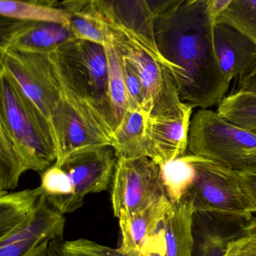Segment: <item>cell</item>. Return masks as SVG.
<instances>
[{
	"label": "cell",
	"mask_w": 256,
	"mask_h": 256,
	"mask_svg": "<svg viewBox=\"0 0 256 256\" xmlns=\"http://www.w3.org/2000/svg\"><path fill=\"white\" fill-rule=\"evenodd\" d=\"M0 16L69 25V16L58 0H0Z\"/></svg>",
	"instance_id": "cell-21"
},
{
	"label": "cell",
	"mask_w": 256,
	"mask_h": 256,
	"mask_svg": "<svg viewBox=\"0 0 256 256\" xmlns=\"http://www.w3.org/2000/svg\"><path fill=\"white\" fill-rule=\"evenodd\" d=\"M115 156L112 146H104L69 156L60 166L72 180L80 208L89 194L106 190L111 184Z\"/></svg>",
	"instance_id": "cell-12"
},
{
	"label": "cell",
	"mask_w": 256,
	"mask_h": 256,
	"mask_svg": "<svg viewBox=\"0 0 256 256\" xmlns=\"http://www.w3.org/2000/svg\"><path fill=\"white\" fill-rule=\"evenodd\" d=\"M238 91L246 92L256 94V68L249 74L240 78Z\"/></svg>",
	"instance_id": "cell-33"
},
{
	"label": "cell",
	"mask_w": 256,
	"mask_h": 256,
	"mask_svg": "<svg viewBox=\"0 0 256 256\" xmlns=\"http://www.w3.org/2000/svg\"><path fill=\"white\" fill-rule=\"evenodd\" d=\"M217 20L231 24L256 43V0H233Z\"/></svg>",
	"instance_id": "cell-27"
},
{
	"label": "cell",
	"mask_w": 256,
	"mask_h": 256,
	"mask_svg": "<svg viewBox=\"0 0 256 256\" xmlns=\"http://www.w3.org/2000/svg\"><path fill=\"white\" fill-rule=\"evenodd\" d=\"M123 74H124L125 84H126L131 108L144 111L149 115L147 112L145 92H144L141 78L124 58H123Z\"/></svg>",
	"instance_id": "cell-29"
},
{
	"label": "cell",
	"mask_w": 256,
	"mask_h": 256,
	"mask_svg": "<svg viewBox=\"0 0 256 256\" xmlns=\"http://www.w3.org/2000/svg\"><path fill=\"white\" fill-rule=\"evenodd\" d=\"M105 46L109 60V99L115 130L131 106L125 84L123 58L110 39L109 34Z\"/></svg>",
	"instance_id": "cell-24"
},
{
	"label": "cell",
	"mask_w": 256,
	"mask_h": 256,
	"mask_svg": "<svg viewBox=\"0 0 256 256\" xmlns=\"http://www.w3.org/2000/svg\"><path fill=\"white\" fill-rule=\"evenodd\" d=\"M149 115L130 108L112 135L113 148L117 158L147 156L146 128Z\"/></svg>",
	"instance_id": "cell-19"
},
{
	"label": "cell",
	"mask_w": 256,
	"mask_h": 256,
	"mask_svg": "<svg viewBox=\"0 0 256 256\" xmlns=\"http://www.w3.org/2000/svg\"><path fill=\"white\" fill-rule=\"evenodd\" d=\"M213 44L221 70L230 84L255 68V42L231 24L215 21Z\"/></svg>",
	"instance_id": "cell-14"
},
{
	"label": "cell",
	"mask_w": 256,
	"mask_h": 256,
	"mask_svg": "<svg viewBox=\"0 0 256 256\" xmlns=\"http://www.w3.org/2000/svg\"><path fill=\"white\" fill-rule=\"evenodd\" d=\"M237 172L242 188L250 200L256 215V164Z\"/></svg>",
	"instance_id": "cell-31"
},
{
	"label": "cell",
	"mask_w": 256,
	"mask_h": 256,
	"mask_svg": "<svg viewBox=\"0 0 256 256\" xmlns=\"http://www.w3.org/2000/svg\"><path fill=\"white\" fill-rule=\"evenodd\" d=\"M61 4L69 16V26L75 39L106 45L108 20L96 0H63Z\"/></svg>",
	"instance_id": "cell-18"
},
{
	"label": "cell",
	"mask_w": 256,
	"mask_h": 256,
	"mask_svg": "<svg viewBox=\"0 0 256 256\" xmlns=\"http://www.w3.org/2000/svg\"><path fill=\"white\" fill-rule=\"evenodd\" d=\"M42 196L40 186L0 195V238L15 231L33 216Z\"/></svg>",
	"instance_id": "cell-20"
},
{
	"label": "cell",
	"mask_w": 256,
	"mask_h": 256,
	"mask_svg": "<svg viewBox=\"0 0 256 256\" xmlns=\"http://www.w3.org/2000/svg\"><path fill=\"white\" fill-rule=\"evenodd\" d=\"M96 1L110 24L127 28L147 44L156 48L153 37V16L145 0Z\"/></svg>",
	"instance_id": "cell-17"
},
{
	"label": "cell",
	"mask_w": 256,
	"mask_h": 256,
	"mask_svg": "<svg viewBox=\"0 0 256 256\" xmlns=\"http://www.w3.org/2000/svg\"><path fill=\"white\" fill-rule=\"evenodd\" d=\"M195 212L193 200L188 194L171 202L146 242L141 256H192Z\"/></svg>",
	"instance_id": "cell-10"
},
{
	"label": "cell",
	"mask_w": 256,
	"mask_h": 256,
	"mask_svg": "<svg viewBox=\"0 0 256 256\" xmlns=\"http://www.w3.org/2000/svg\"><path fill=\"white\" fill-rule=\"evenodd\" d=\"M108 24L111 42L141 78L149 116L185 110L189 106L180 99L174 76L164 64L157 48L147 44L127 28L108 21Z\"/></svg>",
	"instance_id": "cell-4"
},
{
	"label": "cell",
	"mask_w": 256,
	"mask_h": 256,
	"mask_svg": "<svg viewBox=\"0 0 256 256\" xmlns=\"http://www.w3.org/2000/svg\"><path fill=\"white\" fill-rule=\"evenodd\" d=\"M247 221L213 212H195L192 256H225L230 242L243 234Z\"/></svg>",
	"instance_id": "cell-15"
},
{
	"label": "cell",
	"mask_w": 256,
	"mask_h": 256,
	"mask_svg": "<svg viewBox=\"0 0 256 256\" xmlns=\"http://www.w3.org/2000/svg\"><path fill=\"white\" fill-rule=\"evenodd\" d=\"M40 186L47 202L63 214L80 208L72 180L60 166L54 164L43 172Z\"/></svg>",
	"instance_id": "cell-22"
},
{
	"label": "cell",
	"mask_w": 256,
	"mask_h": 256,
	"mask_svg": "<svg viewBox=\"0 0 256 256\" xmlns=\"http://www.w3.org/2000/svg\"><path fill=\"white\" fill-rule=\"evenodd\" d=\"M185 0H145L153 16L166 13Z\"/></svg>",
	"instance_id": "cell-32"
},
{
	"label": "cell",
	"mask_w": 256,
	"mask_h": 256,
	"mask_svg": "<svg viewBox=\"0 0 256 256\" xmlns=\"http://www.w3.org/2000/svg\"><path fill=\"white\" fill-rule=\"evenodd\" d=\"M216 112L228 121L256 135V94L238 91L226 96Z\"/></svg>",
	"instance_id": "cell-26"
},
{
	"label": "cell",
	"mask_w": 256,
	"mask_h": 256,
	"mask_svg": "<svg viewBox=\"0 0 256 256\" xmlns=\"http://www.w3.org/2000/svg\"><path fill=\"white\" fill-rule=\"evenodd\" d=\"M192 109L188 106L178 114L149 116L146 128L147 158L159 166L186 154Z\"/></svg>",
	"instance_id": "cell-13"
},
{
	"label": "cell",
	"mask_w": 256,
	"mask_h": 256,
	"mask_svg": "<svg viewBox=\"0 0 256 256\" xmlns=\"http://www.w3.org/2000/svg\"><path fill=\"white\" fill-rule=\"evenodd\" d=\"M63 248L69 256H127L119 250L86 238L63 242Z\"/></svg>",
	"instance_id": "cell-28"
},
{
	"label": "cell",
	"mask_w": 256,
	"mask_h": 256,
	"mask_svg": "<svg viewBox=\"0 0 256 256\" xmlns=\"http://www.w3.org/2000/svg\"><path fill=\"white\" fill-rule=\"evenodd\" d=\"M233 0H213L211 9L214 20L220 14L221 12L232 2Z\"/></svg>",
	"instance_id": "cell-35"
},
{
	"label": "cell",
	"mask_w": 256,
	"mask_h": 256,
	"mask_svg": "<svg viewBox=\"0 0 256 256\" xmlns=\"http://www.w3.org/2000/svg\"><path fill=\"white\" fill-rule=\"evenodd\" d=\"M188 152L240 170L256 164V135L207 109L191 120Z\"/></svg>",
	"instance_id": "cell-5"
},
{
	"label": "cell",
	"mask_w": 256,
	"mask_h": 256,
	"mask_svg": "<svg viewBox=\"0 0 256 256\" xmlns=\"http://www.w3.org/2000/svg\"><path fill=\"white\" fill-rule=\"evenodd\" d=\"M212 2L185 0L153 16L156 48L174 76L180 99L192 108L219 105L229 88L215 52Z\"/></svg>",
	"instance_id": "cell-1"
},
{
	"label": "cell",
	"mask_w": 256,
	"mask_h": 256,
	"mask_svg": "<svg viewBox=\"0 0 256 256\" xmlns=\"http://www.w3.org/2000/svg\"><path fill=\"white\" fill-rule=\"evenodd\" d=\"M28 170L22 152L7 129L0 124V195L15 189L23 173Z\"/></svg>",
	"instance_id": "cell-25"
},
{
	"label": "cell",
	"mask_w": 256,
	"mask_h": 256,
	"mask_svg": "<svg viewBox=\"0 0 256 256\" xmlns=\"http://www.w3.org/2000/svg\"><path fill=\"white\" fill-rule=\"evenodd\" d=\"M66 218L42 196L37 210L15 231L0 238V256H49L51 243L63 239Z\"/></svg>",
	"instance_id": "cell-9"
},
{
	"label": "cell",
	"mask_w": 256,
	"mask_h": 256,
	"mask_svg": "<svg viewBox=\"0 0 256 256\" xmlns=\"http://www.w3.org/2000/svg\"><path fill=\"white\" fill-rule=\"evenodd\" d=\"M0 56L1 70L13 78L37 108L53 135L54 118L61 103L63 90L49 54L7 50L0 52Z\"/></svg>",
	"instance_id": "cell-7"
},
{
	"label": "cell",
	"mask_w": 256,
	"mask_h": 256,
	"mask_svg": "<svg viewBox=\"0 0 256 256\" xmlns=\"http://www.w3.org/2000/svg\"><path fill=\"white\" fill-rule=\"evenodd\" d=\"M243 234L256 236V215L248 221L243 227Z\"/></svg>",
	"instance_id": "cell-36"
},
{
	"label": "cell",
	"mask_w": 256,
	"mask_h": 256,
	"mask_svg": "<svg viewBox=\"0 0 256 256\" xmlns=\"http://www.w3.org/2000/svg\"><path fill=\"white\" fill-rule=\"evenodd\" d=\"M161 182L168 200L178 201L194 184L196 170L192 155L185 154L159 165Z\"/></svg>",
	"instance_id": "cell-23"
},
{
	"label": "cell",
	"mask_w": 256,
	"mask_h": 256,
	"mask_svg": "<svg viewBox=\"0 0 256 256\" xmlns=\"http://www.w3.org/2000/svg\"><path fill=\"white\" fill-rule=\"evenodd\" d=\"M63 239H58L51 243L49 249V256H69L63 248Z\"/></svg>",
	"instance_id": "cell-34"
},
{
	"label": "cell",
	"mask_w": 256,
	"mask_h": 256,
	"mask_svg": "<svg viewBox=\"0 0 256 256\" xmlns=\"http://www.w3.org/2000/svg\"><path fill=\"white\" fill-rule=\"evenodd\" d=\"M74 38L68 24L0 18V52L49 54Z\"/></svg>",
	"instance_id": "cell-11"
},
{
	"label": "cell",
	"mask_w": 256,
	"mask_h": 256,
	"mask_svg": "<svg viewBox=\"0 0 256 256\" xmlns=\"http://www.w3.org/2000/svg\"><path fill=\"white\" fill-rule=\"evenodd\" d=\"M0 124L19 148L30 170L44 172L57 160L52 132L39 110L19 86L0 70Z\"/></svg>",
	"instance_id": "cell-3"
},
{
	"label": "cell",
	"mask_w": 256,
	"mask_h": 256,
	"mask_svg": "<svg viewBox=\"0 0 256 256\" xmlns=\"http://www.w3.org/2000/svg\"><path fill=\"white\" fill-rule=\"evenodd\" d=\"M225 256H256V236L243 234L230 242Z\"/></svg>",
	"instance_id": "cell-30"
},
{
	"label": "cell",
	"mask_w": 256,
	"mask_h": 256,
	"mask_svg": "<svg viewBox=\"0 0 256 256\" xmlns=\"http://www.w3.org/2000/svg\"><path fill=\"white\" fill-rule=\"evenodd\" d=\"M167 196L159 166L147 156L117 158L111 182L114 216L136 213Z\"/></svg>",
	"instance_id": "cell-8"
},
{
	"label": "cell",
	"mask_w": 256,
	"mask_h": 256,
	"mask_svg": "<svg viewBox=\"0 0 256 256\" xmlns=\"http://www.w3.org/2000/svg\"><path fill=\"white\" fill-rule=\"evenodd\" d=\"M170 204L171 201L165 196L144 210L120 215L117 218L120 231L119 250L127 256H141L149 236Z\"/></svg>",
	"instance_id": "cell-16"
},
{
	"label": "cell",
	"mask_w": 256,
	"mask_h": 256,
	"mask_svg": "<svg viewBox=\"0 0 256 256\" xmlns=\"http://www.w3.org/2000/svg\"><path fill=\"white\" fill-rule=\"evenodd\" d=\"M49 55L62 82L91 108L112 138L114 127L106 46L74 38Z\"/></svg>",
	"instance_id": "cell-2"
},
{
	"label": "cell",
	"mask_w": 256,
	"mask_h": 256,
	"mask_svg": "<svg viewBox=\"0 0 256 256\" xmlns=\"http://www.w3.org/2000/svg\"><path fill=\"white\" fill-rule=\"evenodd\" d=\"M192 164L196 178L186 194L193 200L195 212L222 214L247 222L253 218L252 203L242 188L237 170L195 155Z\"/></svg>",
	"instance_id": "cell-6"
}]
</instances>
